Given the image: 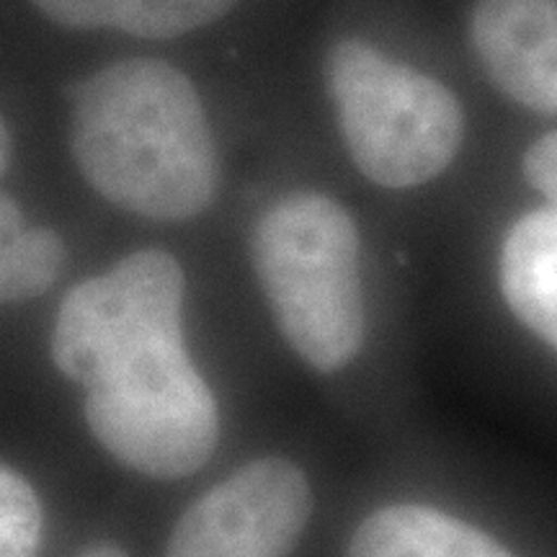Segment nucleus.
I'll return each instance as SVG.
<instances>
[{"instance_id":"obj_10","label":"nucleus","mask_w":557,"mask_h":557,"mask_svg":"<svg viewBox=\"0 0 557 557\" xmlns=\"http://www.w3.org/2000/svg\"><path fill=\"white\" fill-rule=\"evenodd\" d=\"M238 0H34L67 29H114L145 39L184 37L212 24Z\"/></svg>"},{"instance_id":"obj_8","label":"nucleus","mask_w":557,"mask_h":557,"mask_svg":"<svg viewBox=\"0 0 557 557\" xmlns=\"http://www.w3.org/2000/svg\"><path fill=\"white\" fill-rule=\"evenodd\" d=\"M500 292L529 331L557 348V209H537L508 230L498 263Z\"/></svg>"},{"instance_id":"obj_5","label":"nucleus","mask_w":557,"mask_h":557,"mask_svg":"<svg viewBox=\"0 0 557 557\" xmlns=\"http://www.w3.org/2000/svg\"><path fill=\"white\" fill-rule=\"evenodd\" d=\"M184 271L165 250H137L75 287L60 305L52 359L78 385L116 354L160 333L184 331Z\"/></svg>"},{"instance_id":"obj_1","label":"nucleus","mask_w":557,"mask_h":557,"mask_svg":"<svg viewBox=\"0 0 557 557\" xmlns=\"http://www.w3.org/2000/svg\"><path fill=\"white\" fill-rule=\"evenodd\" d=\"M75 163L111 205L150 220H191L218 191L205 107L163 60H124L83 83L70 127Z\"/></svg>"},{"instance_id":"obj_11","label":"nucleus","mask_w":557,"mask_h":557,"mask_svg":"<svg viewBox=\"0 0 557 557\" xmlns=\"http://www.w3.org/2000/svg\"><path fill=\"white\" fill-rule=\"evenodd\" d=\"M65 267V243L50 227L26 225L21 207L0 194V302L45 295Z\"/></svg>"},{"instance_id":"obj_12","label":"nucleus","mask_w":557,"mask_h":557,"mask_svg":"<svg viewBox=\"0 0 557 557\" xmlns=\"http://www.w3.org/2000/svg\"><path fill=\"white\" fill-rule=\"evenodd\" d=\"M41 527L45 517L34 487L0 465V557H37Z\"/></svg>"},{"instance_id":"obj_6","label":"nucleus","mask_w":557,"mask_h":557,"mask_svg":"<svg viewBox=\"0 0 557 557\" xmlns=\"http://www.w3.org/2000/svg\"><path fill=\"white\" fill-rule=\"evenodd\" d=\"M310 511V483L297 465L256 459L181 517L165 557H287Z\"/></svg>"},{"instance_id":"obj_9","label":"nucleus","mask_w":557,"mask_h":557,"mask_svg":"<svg viewBox=\"0 0 557 557\" xmlns=\"http://www.w3.org/2000/svg\"><path fill=\"white\" fill-rule=\"evenodd\" d=\"M348 557H513L480 529L429 506L403 504L372 513Z\"/></svg>"},{"instance_id":"obj_15","label":"nucleus","mask_w":557,"mask_h":557,"mask_svg":"<svg viewBox=\"0 0 557 557\" xmlns=\"http://www.w3.org/2000/svg\"><path fill=\"white\" fill-rule=\"evenodd\" d=\"M81 557H127V553L124 549H120L116 545H90L88 549H83Z\"/></svg>"},{"instance_id":"obj_13","label":"nucleus","mask_w":557,"mask_h":557,"mask_svg":"<svg viewBox=\"0 0 557 557\" xmlns=\"http://www.w3.org/2000/svg\"><path fill=\"white\" fill-rule=\"evenodd\" d=\"M524 178L557 209V129L540 137L521 160Z\"/></svg>"},{"instance_id":"obj_3","label":"nucleus","mask_w":557,"mask_h":557,"mask_svg":"<svg viewBox=\"0 0 557 557\" xmlns=\"http://www.w3.org/2000/svg\"><path fill=\"white\" fill-rule=\"evenodd\" d=\"M83 387L90 434L132 470L184 478L218 447V400L186 351L184 331L122 351Z\"/></svg>"},{"instance_id":"obj_7","label":"nucleus","mask_w":557,"mask_h":557,"mask_svg":"<svg viewBox=\"0 0 557 557\" xmlns=\"http://www.w3.org/2000/svg\"><path fill=\"white\" fill-rule=\"evenodd\" d=\"M470 39L508 99L557 114V0H478Z\"/></svg>"},{"instance_id":"obj_14","label":"nucleus","mask_w":557,"mask_h":557,"mask_svg":"<svg viewBox=\"0 0 557 557\" xmlns=\"http://www.w3.org/2000/svg\"><path fill=\"white\" fill-rule=\"evenodd\" d=\"M9 160H11V132L5 127V122L0 120V176H3Z\"/></svg>"},{"instance_id":"obj_4","label":"nucleus","mask_w":557,"mask_h":557,"mask_svg":"<svg viewBox=\"0 0 557 557\" xmlns=\"http://www.w3.org/2000/svg\"><path fill=\"white\" fill-rule=\"evenodd\" d=\"M341 135L357 169L387 189L436 178L457 158L465 114L447 86L344 39L325 62Z\"/></svg>"},{"instance_id":"obj_2","label":"nucleus","mask_w":557,"mask_h":557,"mask_svg":"<svg viewBox=\"0 0 557 557\" xmlns=\"http://www.w3.org/2000/svg\"><path fill=\"white\" fill-rule=\"evenodd\" d=\"M253 267L287 344L315 367L336 372L364 341L359 230L338 201L292 194L253 233Z\"/></svg>"}]
</instances>
